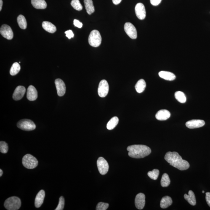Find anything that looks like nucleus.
I'll return each instance as SVG.
<instances>
[{
  "mask_svg": "<svg viewBox=\"0 0 210 210\" xmlns=\"http://www.w3.org/2000/svg\"><path fill=\"white\" fill-rule=\"evenodd\" d=\"M164 158L171 166L179 170H186L190 167V165L188 162L182 159V156L177 152H168L166 153Z\"/></svg>",
  "mask_w": 210,
  "mask_h": 210,
  "instance_id": "nucleus-1",
  "label": "nucleus"
},
{
  "mask_svg": "<svg viewBox=\"0 0 210 210\" xmlns=\"http://www.w3.org/2000/svg\"><path fill=\"white\" fill-rule=\"evenodd\" d=\"M129 156L134 158L145 157L151 153V150L147 146L144 145H133L128 146Z\"/></svg>",
  "mask_w": 210,
  "mask_h": 210,
  "instance_id": "nucleus-2",
  "label": "nucleus"
},
{
  "mask_svg": "<svg viewBox=\"0 0 210 210\" xmlns=\"http://www.w3.org/2000/svg\"><path fill=\"white\" fill-rule=\"evenodd\" d=\"M4 206L8 210H17L21 206V201L17 197H9L5 201Z\"/></svg>",
  "mask_w": 210,
  "mask_h": 210,
  "instance_id": "nucleus-3",
  "label": "nucleus"
},
{
  "mask_svg": "<svg viewBox=\"0 0 210 210\" xmlns=\"http://www.w3.org/2000/svg\"><path fill=\"white\" fill-rule=\"evenodd\" d=\"M102 37L100 33L97 30H94L91 32L89 38V43L90 46L97 47L100 45Z\"/></svg>",
  "mask_w": 210,
  "mask_h": 210,
  "instance_id": "nucleus-4",
  "label": "nucleus"
},
{
  "mask_svg": "<svg viewBox=\"0 0 210 210\" xmlns=\"http://www.w3.org/2000/svg\"><path fill=\"white\" fill-rule=\"evenodd\" d=\"M22 163L25 168L28 169H33L37 166L38 161L37 159L30 154H27L22 159Z\"/></svg>",
  "mask_w": 210,
  "mask_h": 210,
  "instance_id": "nucleus-5",
  "label": "nucleus"
},
{
  "mask_svg": "<svg viewBox=\"0 0 210 210\" xmlns=\"http://www.w3.org/2000/svg\"><path fill=\"white\" fill-rule=\"evenodd\" d=\"M18 127L25 131H32L34 130L36 128V125L33 121L28 119H23L20 120L17 124Z\"/></svg>",
  "mask_w": 210,
  "mask_h": 210,
  "instance_id": "nucleus-6",
  "label": "nucleus"
},
{
  "mask_svg": "<svg viewBox=\"0 0 210 210\" xmlns=\"http://www.w3.org/2000/svg\"><path fill=\"white\" fill-rule=\"evenodd\" d=\"M98 169L100 174L105 175L108 172L109 170V164L106 160L102 157L98 158L97 161Z\"/></svg>",
  "mask_w": 210,
  "mask_h": 210,
  "instance_id": "nucleus-7",
  "label": "nucleus"
},
{
  "mask_svg": "<svg viewBox=\"0 0 210 210\" xmlns=\"http://www.w3.org/2000/svg\"><path fill=\"white\" fill-rule=\"evenodd\" d=\"M109 90V86L106 80H101L99 83L98 93L100 97H105L108 94Z\"/></svg>",
  "mask_w": 210,
  "mask_h": 210,
  "instance_id": "nucleus-8",
  "label": "nucleus"
},
{
  "mask_svg": "<svg viewBox=\"0 0 210 210\" xmlns=\"http://www.w3.org/2000/svg\"><path fill=\"white\" fill-rule=\"evenodd\" d=\"M124 30L128 36L132 39L137 38V30L134 25L130 22H127L124 25Z\"/></svg>",
  "mask_w": 210,
  "mask_h": 210,
  "instance_id": "nucleus-9",
  "label": "nucleus"
},
{
  "mask_svg": "<svg viewBox=\"0 0 210 210\" xmlns=\"http://www.w3.org/2000/svg\"><path fill=\"white\" fill-rule=\"evenodd\" d=\"M0 33L3 37L11 40L13 38V33L10 27L7 25H3L0 29Z\"/></svg>",
  "mask_w": 210,
  "mask_h": 210,
  "instance_id": "nucleus-10",
  "label": "nucleus"
},
{
  "mask_svg": "<svg viewBox=\"0 0 210 210\" xmlns=\"http://www.w3.org/2000/svg\"><path fill=\"white\" fill-rule=\"evenodd\" d=\"M136 16L139 19L143 20L146 17V11L145 6L141 3H138L135 7Z\"/></svg>",
  "mask_w": 210,
  "mask_h": 210,
  "instance_id": "nucleus-11",
  "label": "nucleus"
},
{
  "mask_svg": "<svg viewBox=\"0 0 210 210\" xmlns=\"http://www.w3.org/2000/svg\"><path fill=\"white\" fill-rule=\"evenodd\" d=\"M136 207L139 210L143 209L145 205V195L142 193H139L136 195L135 200Z\"/></svg>",
  "mask_w": 210,
  "mask_h": 210,
  "instance_id": "nucleus-12",
  "label": "nucleus"
},
{
  "mask_svg": "<svg viewBox=\"0 0 210 210\" xmlns=\"http://www.w3.org/2000/svg\"><path fill=\"white\" fill-rule=\"evenodd\" d=\"M55 84L58 95L60 97L64 95L66 92V86L64 82L62 79H57L55 80Z\"/></svg>",
  "mask_w": 210,
  "mask_h": 210,
  "instance_id": "nucleus-13",
  "label": "nucleus"
},
{
  "mask_svg": "<svg viewBox=\"0 0 210 210\" xmlns=\"http://www.w3.org/2000/svg\"><path fill=\"white\" fill-rule=\"evenodd\" d=\"M205 124V122L203 120H192L187 121L186 123V125L189 129H196L202 127Z\"/></svg>",
  "mask_w": 210,
  "mask_h": 210,
  "instance_id": "nucleus-14",
  "label": "nucleus"
},
{
  "mask_svg": "<svg viewBox=\"0 0 210 210\" xmlns=\"http://www.w3.org/2000/svg\"><path fill=\"white\" fill-rule=\"evenodd\" d=\"M26 92V89L24 86H17L13 93V98L14 100H21L23 97Z\"/></svg>",
  "mask_w": 210,
  "mask_h": 210,
  "instance_id": "nucleus-15",
  "label": "nucleus"
},
{
  "mask_svg": "<svg viewBox=\"0 0 210 210\" xmlns=\"http://www.w3.org/2000/svg\"><path fill=\"white\" fill-rule=\"evenodd\" d=\"M38 96V92L36 88L33 86H29L27 90V99L30 101H34L37 99Z\"/></svg>",
  "mask_w": 210,
  "mask_h": 210,
  "instance_id": "nucleus-16",
  "label": "nucleus"
},
{
  "mask_svg": "<svg viewBox=\"0 0 210 210\" xmlns=\"http://www.w3.org/2000/svg\"><path fill=\"white\" fill-rule=\"evenodd\" d=\"M171 113L169 110H159L156 113V118L160 121H164L169 119L171 116Z\"/></svg>",
  "mask_w": 210,
  "mask_h": 210,
  "instance_id": "nucleus-17",
  "label": "nucleus"
},
{
  "mask_svg": "<svg viewBox=\"0 0 210 210\" xmlns=\"http://www.w3.org/2000/svg\"><path fill=\"white\" fill-rule=\"evenodd\" d=\"M45 197V193L44 190H41L37 195L35 200V206L36 208H39L43 204Z\"/></svg>",
  "mask_w": 210,
  "mask_h": 210,
  "instance_id": "nucleus-18",
  "label": "nucleus"
},
{
  "mask_svg": "<svg viewBox=\"0 0 210 210\" xmlns=\"http://www.w3.org/2000/svg\"><path fill=\"white\" fill-rule=\"evenodd\" d=\"M159 76L160 78L168 81H173L176 79V76L171 72L161 71L159 73Z\"/></svg>",
  "mask_w": 210,
  "mask_h": 210,
  "instance_id": "nucleus-19",
  "label": "nucleus"
},
{
  "mask_svg": "<svg viewBox=\"0 0 210 210\" xmlns=\"http://www.w3.org/2000/svg\"><path fill=\"white\" fill-rule=\"evenodd\" d=\"M31 3L37 9H45L47 7V4L44 0H31Z\"/></svg>",
  "mask_w": 210,
  "mask_h": 210,
  "instance_id": "nucleus-20",
  "label": "nucleus"
},
{
  "mask_svg": "<svg viewBox=\"0 0 210 210\" xmlns=\"http://www.w3.org/2000/svg\"><path fill=\"white\" fill-rule=\"evenodd\" d=\"M184 198L192 206H194L196 204V198L194 193L192 190L189 191L188 195L185 194Z\"/></svg>",
  "mask_w": 210,
  "mask_h": 210,
  "instance_id": "nucleus-21",
  "label": "nucleus"
},
{
  "mask_svg": "<svg viewBox=\"0 0 210 210\" xmlns=\"http://www.w3.org/2000/svg\"><path fill=\"white\" fill-rule=\"evenodd\" d=\"M42 27L46 31L49 33H54L57 30L56 27L50 22H43L42 23Z\"/></svg>",
  "mask_w": 210,
  "mask_h": 210,
  "instance_id": "nucleus-22",
  "label": "nucleus"
},
{
  "mask_svg": "<svg viewBox=\"0 0 210 210\" xmlns=\"http://www.w3.org/2000/svg\"><path fill=\"white\" fill-rule=\"evenodd\" d=\"M172 200L171 197L166 196L163 197L160 202V207L162 209H166L171 206Z\"/></svg>",
  "mask_w": 210,
  "mask_h": 210,
  "instance_id": "nucleus-23",
  "label": "nucleus"
},
{
  "mask_svg": "<svg viewBox=\"0 0 210 210\" xmlns=\"http://www.w3.org/2000/svg\"><path fill=\"white\" fill-rule=\"evenodd\" d=\"M85 7L88 14H91L95 12V8L92 0H84Z\"/></svg>",
  "mask_w": 210,
  "mask_h": 210,
  "instance_id": "nucleus-24",
  "label": "nucleus"
},
{
  "mask_svg": "<svg viewBox=\"0 0 210 210\" xmlns=\"http://www.w3.org/2000/svg\"><path fill=\"white\" fill-rule=\"evenodd\" d=\"M146 82L143 79L139 80L135 85V89L138 93H141L143 92L146 87Z\"/></svg>",
  "mask_w": 210,
  "mask_h": 210,
  "instance_id": "nucleus-25",
  "label": "nucleus"
},
{
  "mask_svg": "<svg viewBox=\"0 0 210 210\" xmlns=\"http://www.w3.org/2000/svg\"><path fill=\"white\" fill-rule=\"evenodd\" d=\"M119 122V119L116 116L113 117L107 123V128L109 130H111L116 127Z\"/></svg>",
  "mask_w": 210,
  "mask_h": 210,
  "instance_id": "nucleus-26",
  "label": "nucleus"
},
{
  "mask_svg": "<svg viewBox=\"0 0 210 210\" xmlns=\"http://www.w3.org/2000/svg\"><path fill=\"white\" fill-rule=\"evenodd\" d=\"M17 22L19 27L22 29H25L27 27V22L26 19L23 15H20L17 18Z\"/></svg>",
  "mask_w": 210,
  "mask_h": 210,
  "instance_id": "nucleus-27",
  "label": "nucleus"
},
{
  "mask_svg": "<svg viewBox=\"0 0 210 210\" xmlns=\"http://www.w3.org/2000/svg\"><path fill=\"white\" fill-rule=\"evenodd\" d=\"M175 97L176 100L180 103H185L187 101V98H186L185 94L183 92H181V91L176 92L175 94Z\"/></svg>",
  "mask_w": 210,
  "mask_h": 210,
  "instance_id": "nucleus-28",
  "label": "nucleus"
},
{
  "mask_svg": "<svg viewBox=\"0 0 210 210\" xmlns=\"http://www.w3.org/2000/svg\"><path fill=\"white\" fill-rule=\"evenodd\" d=\"M171 183V180L169 175L164 173L162 176L161 180V185L163 187H168Z\"/></svg>",
  "mask_w": 210,
  "mask_h": 210,
  "instance_id": "nucleus-29",
  "label": "nucleus"
},
{
  "mask_svg": "<svg viewBox=\"0 0 210 210\" xmlns=\"http://www.w3.org/2000/svg\"><path fill=\"white\" fill-rule=\"evenodd\" d=\"M21 69L20 64L17 62H15L12 65L10 70V74L12 76H15L18 74Z\"/></svg>",
  "mask_w": 210,
  "mask_h": 210,
  "instance_id": "nucleus-30",
  "label": "nucleus"
},
{
  "mask_svg": "<svg viewBox=\"0 0 210 210\" xmlns=\"http://www.w3.org/2000/svg\"><path fill=\"white\" fill-rule=\"evenodd\" d=\"M160 172L157 169H155L151 171H149L147 175L151 179L156 180L158 179Z\"/></svg>",
  "mask_w": 210,
  "mask_h": 210,
  "instance_id": "nucleus-31",
  "label": "nucleus"
},
{
  "mask_svg": "<svg viewBox=\"0 0 210 210\" xmlns=\"http://www.w3.org/2000/svg\"><path fill=\"white\" fill-rule=\"evenodd\" d=\"M71 5L72 7L76 10L80 11L83 9V6L79 0H72Z\"/></svg>",
  "mask_w": 210,
  "mask_h": 210,
  "instance_id": "nucleus-32",
  "label": "nucleus"
},
{
  "mask_svg": "<svg viewBox=\"0 0 210 210\" xmlns=\"http://www.w3.org/2000/svg\"><path fill=\"white\" fill-rule=\"evenodd\" d=\"M8 151V146L5 142H0V151L3 153H6Z\"/></svg>",
  "mask_w": 210,
  "mask_h": 210,
  "instance_id": "nucleus-33",
  "label": "nucleus"
},
{
  "mask_svg": "<svg viewBox=\"0 0 210 210\" xmlns=\"http://www.w3.org/2000/svg\"><path fill=\"white\" fill-rule=\"evenodd\" d=\"M109 204L108 203L100 202L98 203L96 207V210H106L108 208Z\"/></svg>",
  "mask_w": 210,
  "mask_h": 210,
  "instance_id": "nucleus-34",
  "label": "nucleus"
},
{
  "mask_svg": "<svg viewBox=\"0 0 210 210\" xmlns=\"http://www.w3.org/2000/svg\"><path fill=\"white\" fill-rule=\"evenodd\" d=\"M65 200L63 196L60 197L59 198V203L58 205L55 209V210H62L64 209V207Z\"/></svg>",
  "mask_w": 210,
  "mask_h": 210,
  "instance_id": "nucleus-35",
  "label": "nucleus"
},
{
  "mask_svg": "<svg viewBox=\"0 0 210 210\" xmlns=\"http://www.w3.org/2000/svg\"><path fill=\"white\" fill-rule=\"evenodd\" d=\"M65 33L66 34V36L69 39H70L71 38H74V34L71 30H69L65 31Z\"/></svg>",
  "mask_w": 210,
  "mask_h": 210,
  "instance_id": "nucleus-36",
  "label": "nucleus"
},
{
  "mask_svg": "<svg viewBox=\"0 0 210 210\" xmlns=\"http://www.w3.org/2000/svg\"><path fill=\"white\" fill-rule=\"evenodd\" d=\"M74 25L75 27H78L79 28H81L83 26L82 23L80 22L79 20L75 19L74 20Z\"/></svg>",
  "mask_w": 210,
  "mask_h": 210,
  "instance_id": "nucleus-37",
  "label": "nucleus"
},
{
  "mask_svg": "<svg viewBox=\"0 0 210 210\" xmlns=\"http://www.w3.org/2000/svg\"><path fill=\"white\" fill-rule=\"evenodd\" d=\"M162 0H150V3L152 5L156 6L161 3Z\"/></svg>",
  "mask_w": 210,
  "mask_h": 210,
  "instance_id": "nucleus-38",
  "label": "nucleus"
},
{
  "mask_svg": "<svg viewBox=\"0 0 210 210\" xmlns=\"http://www.w3.org/2000/svg\"><path fill=\"white\" fill-rule=\"evenodd\" d=\"M207 203L208 206L210 207V192H207L206 193V197Z\"/></svg>",
  "mask_w": 210,
  "mask_h": 210,
  "instance_id": "nucleus-39",
  "label": "nucleus"
},
{
  "mask_svg": "<svg viewBox=\"0 0 210 210\" xmlns=\"http://www.w3.org/2000/svg\"><path fill=\"white\" fill-rule=\"evenodd\" d=\"M122 0H112L114 4L115 5H118L121 3Z\"/></svg>",
  "mask_w": 210,
  "mask_h": 210,
  "instance_id": "nucleus-40",
  "label": "nucleus"
},
{
  "mask_svg": "<svg viewBox=\"0 0 210 210\" xmlns=\"http://www.w3.org/2000/svg\"><path fill=\"white\" fill-rule=\"evenodd\" d=\"M3 4V2L2 0H0V11H1L2 8Z\"/></svg>",
  "mask_w": 210,
  "mask_h": 210,
  "instance_id": "nucleus-41",
  "label": "nucleus"
},
{
  "mask_svg": "<svg viewBox=\"0 0 210 210\" xmlns=\"http://www.w3.org/2000/svg\"><path fill=\"white\" fill-rule=\"evenodd\" d=\"M3 174V171L2 170V169H0V176L1 177L2 176Z\"/></svg>",
  "mask_w": 210,
  "mask_h": 210,
  "instance_id": "nucleus-42",
  "label": "nucleus"
},
{
  "mask_svg": "<svg viewBox=\"0 0 210 210\" xmlns=\"http://www.w3.org/2000/svg\"><path fill=\"white\" fill-rule=\"evenodd\" d=\"M202 193H204V191H202Z\"/></svg>",
  "mask_w": 210,
  "mask_h": 210,
  "instance_id": "nucleus-43",
  "label": "nucleus"
}]
</instances>
